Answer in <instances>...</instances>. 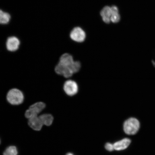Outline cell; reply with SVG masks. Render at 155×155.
<instances>
[{
  "instance_id": "1",
  "label": "cell",
  "mask_w": 155,
  "mask_h": 155,
  "mask_svg": "<svg viewBox=\"0 0 155 155\" xmlns=\"http://www.w3.org/2000/svg\"><path fill=\"white\" fill-rule=\"evenodd\" d=\"M25 97L22 91L17 88H13L7 92L6 99L11 105L17 106L23 103Z\"/></svg>"
},
{
  "instance_id": "2",
  "label": "cell",
  "mask_w": 155,
  "mask_h": 155,
  "mask_svg": "<svg viewBox=\"0 0 155 155\" xmlns=\"http://www.w3.org/2000/svg\"><path fill=\"white\" fill-rule=\"evenodd\" d=\"M140 127V123L134 117H130L124 122L123 129L126 134L134 135L138 132Z\"/></svg>"
},
{
  "instance_id": "3",
  "label": "cell",
  "mask_w": 155,
  "mask_h": 155,
  "mask_svg": "<svg viewBox=\"0 0 155 155\" xmlns=\"http://www.w3.org/2000/svg\"><path fill=\"white\" fill-rule=\"evenodd\" d=\"M46 107V104L43 102L35 103L30 106L25 113V116L29 119L35 116H38Z\"/></svg>"
},
{
  "instance_id": "4",
  "label": "cell",
  "mask_w": 155,
  "mask_h": 155,
  "mask_svg": "<svg viewBox=\"0 0 155 155\" xmlns=\"http://www.w3.org/2000/svg\"><path fill=\"white\" fill-rule=\"evenodd\" d=\"M63 90L67 96L72 97L77 94L79 87L77 83L72 80H68L64 83Z\"/></svg>"
},
{
  "instance_id": "5",
  "label": "cell",
  "mask_w": 155,
  "mask_h": 155,
  "mask_svg": "<svg viewBox=\"0 0 155 155\" xmlns=\"http://www.w3.org/2000/svg\"><path fill=\"white\" fill-rule=\"evenodd\" d=\"M71 39L78 42H82L84 41L86 38V33L82 29L77 27L73 29L70 34Z\"/></svg>"
},
{
  "instance_id": "6",
  "label": "cell",
  "mask_w": 155,
  "mask_h": 155,
  "mask_svg": "<svg viewBox=\"0 0 155 155\" xmlns=\"http://www.w3.org/2000/svg\"><path fill=\"white\" fill-rule=\"evenodd\" d=\"M20 41L19 39L15 36L10 37L7 38L6 46L10 52H15L18 50L20 46Z\"/></svg>"
},
{
  "instance_id": "7",
  "label": "cell",
  "mask_w": 155,
  "mask_h": 155,
  "mask_svg": "<svg viewBox=\"0 0 155 155\" xmlns=\"http://www.w3.org/2000/svg\"><path fill=\"white\" fill-rule=\"evenodd\" d=\"M28 124L32 129L36 131L40 130L43 125L39 116H35L28 119Z\"/></svg>"
},
{
  "instance_id": "8",
  "label": "cell",
  "mask_w": 155,
  "mask_h": 155,
  "mask_svg": "<svg viewBox=\"0 0 155 155\" xmlns=\"http://www.w3.org/2000/svg\"><path fill=\"white\" fill-rule=\"evenodd\" d=\"M131 143L130 139L124 138L122 140L116 141L114 145V150L121 151L126 150L129 147Z\"/></svg>"
},
{
  "instance_id": "9",
  "label": "cell",
  "mask_w": 155,
  "mask_h": 155,
  "mask_svg": "<svg viewBox=\"0 0 155 155\" xmlns=\"http://www.w3.org/2000/svg\"><path fill=\"white\" fill-rule=\"evenodd\" d=\"M73 57L71 54L65 53L62 55L59 58V63L65 67H69L74 61Z\"/></svg>"
},
{
  "instance_id": "10",
  "label": "cell",
  "mask_w": 155,
  "mask_h": 155,
  "mask_svg": "<svg viewBox=\"0 0 155 155\" xmlns=\"http://www.w3.org/2000/svg\"><path fill=\"white\" fill-rule=\"evenodd\" d=\"M101 15L102 17L103 20L106 24L110 23V18L111 15V8L106 6L101 12Z\"/></svg>"
},
{
  "instance_id": "11",
  "label": "cell",
  "mask_w": 155,
  "mask_h": 155,
  "mask_svg": "<svg viewBox=\"0 0 155 155\" xmlns=\"http://www.w3.org/2000/svg\"><path fill=\"white\" fill-rule=\"evenodd\" d=\"M39 116L43 125L49 126L51 125L53 123L54 117L51 114H45Z\"/></svg>"
},
{
  "instance_id": "12",
  "label": "cell",
  "mask_w": 155,
  "mask_h": 155,
  "mask_svg": "<svg viewBox=\"0 0 155 155\" xmlns=\"http://www.w3.org/2000/svg\"><path fill=\"white\" fill-rule=\"evenodd\" d=\"M111 15L110 20L114 23H117L120 19L117 7L116 6H112L111 7Z\"/></svg>"
},
{
  "instance_id": "13",
  "label": "cell",
  "mask_w": 155,
  "mask_h": 155,
  "mask_svg": "<svg viewBox=\"0 0 155 155\" xmlns=\"http://www.w3.org/2000/svg\"><path fill=\"white\" fill-rule=\"evenodd\" d=\"M11 17L8 13L0 9V24L5 25L8 24Z\"/></svg>"
},
{
  "instance_id": "14",
  "label": "cell",
  "mask_w": 155,
  "mask_h": 155,
  "mask_svg": "<svg viewBox=\"0 0 155 155\" xmlns=\"http://www.w3.org/2000/svg\"><path fill=\"white\" fill-rule=\"evenodd\" d=\"M18 153V150L16 147L15 146H11L6 149L3 153V155H17Z\"/></svg>"
},
{
  "instance_id": "15",
  "label": "cell",
  "mask_w": 155,
  "mask_h": 155,
  "mask_svg": "<svg viewBox=\"0 0 155 155\" xmlns=\"http://www.w3.org/2000/svg\"><path fill=\"white\" fill-rule=\"evenodd\" d=\"M69 67L74 74L80 71L81 68V64L80 61H74Z\"/></svg>"
},
{
  "instance_id": "16",
  "label": "cell",
  "mask_w": 155,
  "mask_h": 155,
  "mask_svg": "<svg viewBox=\"0 0 155 155\" xmlns=\"http://www.w3.org/2000/svg\"><path fill=\"white\" fill-rule=\"evenodd\" d=\"M106 150L109 152H112L114 150V145L110 143H106L105 145Z\"/></svg>"
},
{
  "instance_id": "17",
  "label": "cell",
  "mask_w": 155,
  "mask_h": 155,
  "mask_svg": "<svg viewBox=\"0 0 155 155\" xmlns=\"http://www.w3.org/2000/svg\"><path fill=\"white\" fill-rule=\"evenodd\" d=\"M66 155H74L73 153H67Z\"/></svg>"
},
{
  "instance_id": "18",
  "label": "cell",
  "mask_w": 155,
  "mask_h": 155,
  "mask_svg": "<svg viewBox=\"0 0 155 155\" xmlns=\"http://www.w3.org/2000/svg\"><path fill=\"white\" fill-rule=\"evenodd\" d=\"M0 143H1V140H0Z\"/></svg>"
}]
</instances>
